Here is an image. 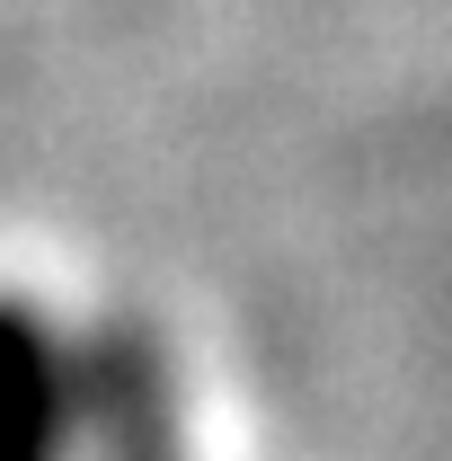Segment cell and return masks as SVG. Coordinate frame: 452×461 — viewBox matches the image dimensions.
I'll use <instances>...</instances> for the list:
<instances>
[{
  "mask_svg": "<svg viewBox=\"0 0 452 461\" xmlns=\"http://www.w3.org/2000/svg\"><path fill=\"white\" fill-rule=\"evenodd\" d=\"M80 408H89V461H186L177 435V373L169 346L133 320H115L98 338H80Z\"/></svg>",
  "mask_w": 452,
  "mask_h": 461,
  "instance_id": "obj_1",
  "label": "cell"
}]
</instances>
